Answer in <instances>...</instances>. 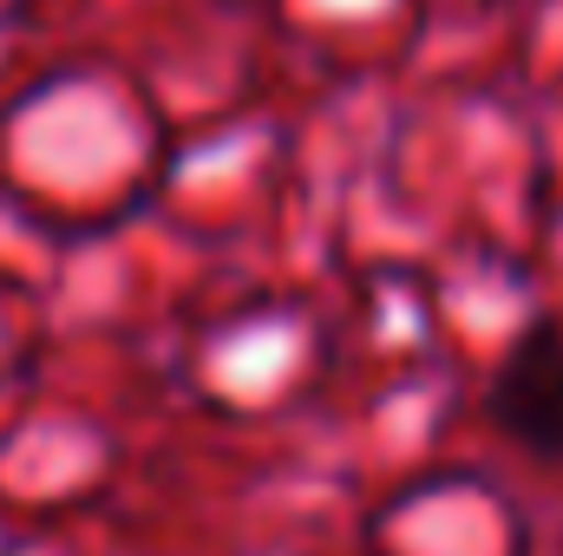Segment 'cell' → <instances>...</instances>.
<instances>
[{
	"mask_svg": "<svg viewBox=\"0 0 563 556\" xmlns=\"http://www.w3.org/2000/svg\"><path fill=\"white\" fill-rule=\"evenodd\" d=\"M492 425L531 458H563V321H531L492 374Z\"/></svg>",
	"mask_w": 563,
	"mask_h": 556,
	"instance_id": "cell-1",
	"label": "cell"
}]
</instances>
